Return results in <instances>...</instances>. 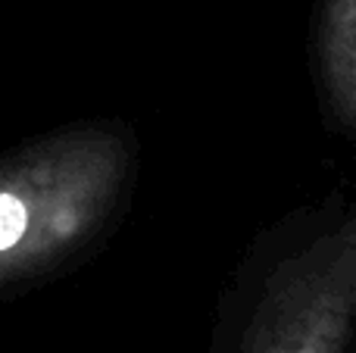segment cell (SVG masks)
<instances>
[{"label": "cell", "mask_w": 356, "mask_h": 353, "mask_svg": "<svg viewBox=\"0 0 356 353\" xmlns=\"http://www.w3.org/2000/svg\"><path fill=\"white\" fill-rule=\"evenodd\" d=\"M209 353H356V181L253 231L222 285Z\"/></svg>", "instance_id": "cell-1"}, {"label": "cell", "mask_w": 356, "mask_h": 353, "mask_svg": "<svg viewBox=\"0 0 356 353\" xmlns=\"http://www.w3.org/2000/svg\"><path fill=\"white\" fill-rule=\"evenodd\" d=\"M125 125H79L0 163V279L85 247L135 175Z\"/></svg>", "instance_id": "cell-2"}, {"label": "cell", "mask_w": 356, "mask_h": 353, "mask_svg": "<svg viewBox=\"0 0 356 353\" xmlns=\"http://www.w3.org/2000/svg\"><path fill=\"white\" fill-rule=\"evenodd\" d=\"M307 60L325 129L356 141V0H313Z\"/></svg>", "instance_id": "cell-3"}]
</instances>
